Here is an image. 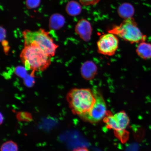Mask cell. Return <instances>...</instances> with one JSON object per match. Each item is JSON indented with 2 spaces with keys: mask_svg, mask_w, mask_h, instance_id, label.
I'll return each mask as SVG.
<instances>
[{
  "mask_svg": "<svg viewBox=\"0 0 151 151\" xmlns=\"http://www.w3.org/2000/svg\"><path fill=\"white\" fill-rule=\"evenodd\" d=\"M25 69L31 71L32 76L37 72H42L51 63L52 57L34 43L24 45L20 55Z\"/></svg>",
  "mask_w": 151,
  "mask_h": 151,
  "instance_id": "obj_1",
  "label": "cell"
},
{
  "mask_svg": "<svg viewBox=\"0 0 151 151\" xmlns=\"http://www.w3.org/2000/svg\"><path fill=\"white\" fill-rule=\"evenodd\" d=\"M66 99L72 112L80 117L90 110L96 100L93 90L88 88H73Z\"/></svg>",
  "mask_w": 151,
  "mask_h": 151,
  "instance_id": "obj_2",
  "label": "cell"
},
{
  "mask_svg": "<svg viewBox=\"0 0 151 151\" xmlns=\"http://www.w3.org/2000/svg\"><path fill=\"white\" fill-rule=\"evenodd\" d=\"M24 45L35 43L51 57L55 55L58 46L54 42L49 33L43 29L36 31L26 30L23 31Z\"/></svg>",
  "mask_w": 151,
  "mask_h": 151,
  "instance_id": "obj_3",
  "label": "cell"
},
{
  "mask_svg": "<svg viewBox=\"0 0 151 151\" xmlns=\"http://www.w3.org/2000/svg\"><path fill=\"white\" fill-rule=\"evenodd\" d=\"M108 32L131 43L142 42L146 39L133 18L124 19L119 25L114 26Z\"/></svg>",
  "mask_w": 151,
  "mask_h": 151,
  "instance_id": "obj_4",
  "label": "cell"
},
{
  "mask_svg": "<svg viewBox=\"0 0 151 151\" xmlns=\"http://www.w3.org/2000/svg\"><path fill=\"white\" fill-rule=\"evenodd\" d=\"M92 90L95 96V102L90 110L80 117L87 122L95 124L104 118L107 112L106 104L101 92L96 88Z\"/></svg>",
  "mask_w": 151,
  "mask_h": 151,
  "instance_id": "obj_5",
  "label": "cell"
},
{
  "mask_svg": "<svg viewBox=\"0 0 151 151\" xmlns=\"http://www.w3.org/2000/svg\"><path fill=\"white\" fill-rule=\"evenodd\" d=\"M119 41L116 36L109 33L101 35L97 42L98 52L103 55L112 56L119 47Z\"/></svg>",
  "mask_w": 151,
  "mask_h": 151,
  "instance_id": "obj_6",
  "label": "cell"
},
{
  "mask_svg": "<svg viewBox=\"0 0 151 151\" xmlns=\"http://www.w3.org/2000/svg\"><path fill=\"white\" fill-rule=\"evenodd\" d=\"M107 114L104 119L107 127L120 135L123 134L129 123V118L126 113L122 111L113 115Z\"/></svg>",
  "mask_w": 151,
  "mask_h": 151,
  "instance_id": "obj_7",
  "label": "cell"
},
{
  "mask_svg": "<svg viewBox=\"0 0 151 151\" xmlns=\"http://www.w3.org/2000/svg\"><path fill=\"white\" fill-rule=\"evenodd\" d=\"M75 31L83 40L88 42L91 38L92 28L91 24L87 20L82 19L76 26Z\"/></svg>",
  "mask_w": 151,
  "mask_h": 151,
  "instance_id": "obj_8",
  "label": "cell"
},
{
  "mask_svg": "<svg viewBox=\"0 0 151 151\" xmlns=\"http://www.w3.org/2000/svg\"><path fill=\"white\" fill-rule=\"evenodd\" d=\"M97 66L93 62H85L81 66V75L85 80H91L97 74Z\"/></svg>",
  "mask_w": 151,
  "mask_h": 151,
  "instance_id": "obj_9",
  "label": "cell"
},
{
  "mask_svg": "<svg viewBox=\"0 0 151 151\" xmlns=\"http://www.w3.org/2000/svg\"><path fill=\"white\" fill-rule=\"evenodd\" d=\"M65 19L62 15L59 14H53L49 20V28L51 30L59 29L65 25Z\"/></svg>",
  "mask_w": 151,
  "mask_h": 151,
  "instance_id": "obj_10",
  "label": "cell"
},
{
  "mask_svg": "<svg viewBox=\"0 0 151 151\" xmlns=\"http://www.w3.org/2000/svg\"><path fill=\"white\" fill-rule=\"evenodd\" d=\"M134 12V9L133 6L129 3L122 4L118 9L119 16L124 19L132 18Z\"/></svg>",
  "mask_w": 151,
  "mask_h": 151,
  "instance_id": "obj_11",
  "label": "cell"
},
{
  "mask_svg": "<svg viewBox=\"0 0 151 151\" xmlns=\"http://www.w3.org/2000/svg\"><path fill=\"white\" fill-rule=\"evenodd\" d=\"M136 52L137 55L142 59H150L151 58V44L145 41L139 43Z\"/></svg>",
  "mask_w": 151,
  "mask_h": 151,
  "instance_id": "obj_12",
  "label": "cell"
},
{
  "mask_svg": "<svg viewBox=\"0 0 151 151\" xmlns=\"http://www.w3.org/2000/svg\"><path fill=\"white\" fill-rule=\"evenodd\" d=\"M82 6L80 3L74 1H71L68 3L66 7V12L70 16H78L82 12Z\"/></svg>",
  "mask_w": 151,
  "mask_h": 151,
  "instance_id": "obj_13",
  "label": "cell"
},
{
  "mask_svg": "<svg viewBox=\"0 0 151 151\" xmlns=\"http://www.w3.org/2000/svg\"><path fill=\"white\" fill-rule=\"evenodd\" d=\"M18 147L16 143L12 141L6 142L1 145V151H18Z\"/></svg>",
  "mask_w": 151,
  "mask_h": 151,
  "instance_id": "obj_14",
  "label": "cell"
},
{
  "mask_svg": "<svg viewBox=\"0 0 151 151\" xmlns=\"http://www.w3.org/2000/svg\"><path fill=\"white\" fill-rule=\"evenodd\" d=\"M41 0H26V5L28 9L37 8L40 5Z\"/></svg>",
  "mask_w": 151,
  "mask_h": 151,
  "instance_id": "obj_15",
  "label": "cell"
},
{
  "mask_svg": "<svg viewBox=\"0 0 151 151\" xmlns=\"http://www.w3.org/2000/svg\"><path fill=\"white\" fill-rule=\"evenodd\" d=\"M80 2L84 6L95 5L99 2L100 0H79Z\"/></svg>",
  "mask_w": 151,
  "mask_h": 151,
  "instance_id": "obj_16",
  "label": "cell"
},
{
  "mask_svg": "<svg viewBox=\"0 0 151 151\" xmlns=\"http://www.w3.org/2000/svg\"><path fill=\"white\" fill-rule=\"evenodd\" d=\"M6 31L3 27L1 26V42L6 40L5 38L6 37Z\"/></svg>",
  "mask_w": 151,
  "mask_h": 151,
  "instance_id": "obj_17",
  "label": "cell"
},
{
  "mask_svg": "<svg viewBox=\"0 0 151 151\" xmlns=\"http://www.w3.org/2000/svg\"><path fill=\"white\" fill-rule=\"evenodd\" d=\"M73 151H90L88 150V148H85V147H81V148H79L75 149V150Z\"/></svg>",
  "mask_w": 151,
  "mask_h": 151,
  "instance_id": "obj_18",
  "label": "cell"
}]
</instances>
